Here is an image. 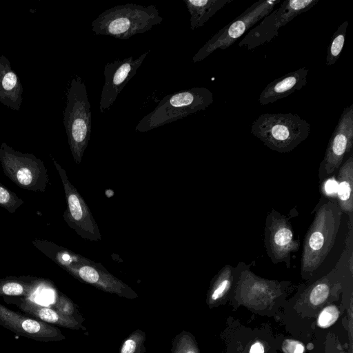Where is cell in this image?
<instances>
[{"instance_id":"8","label":"cell","mask_w":353,"mask_h":353,"mask_svg":"<svg viewBox=\"0 0 353 353\" xmlns=\"http://www.w3.org/2000/svg\"><path fill=\"white\" fill-rule=\"evenodd\" d=\"M319 0H285L260 23L251 29L239 43V46L252 50L271 42L278 36L279 30L298 15L308 11Z\"/></svg>"},{"instance_id":"11","label":"cell","mask_w":353,"mask_h":353,"mask_svg":"<svg viewBox=\"0 0 353 353\" xmlns=\"http://www.w3.org/2000/svg\"><path fill=\"white\" fill-rule=\"evenodd\" d=\"M54 164L61 176L68 203L65 220L82 238L92 241L101 240L100 230L86 203L69 181L65 170L56 162Z\"/></svg>"},{"instance_id":"12","label":"cell","mask_w":353,"mask_h":353,"mask_svg":"<svg viewBox=\"0 0 353 353\" xmlns=\"http://www.w3.org/2000/svg\"><path fill=\"white\" fill-rule=\"evenodd\" d=\"M150 52L149 50L136 59L130 57L105 64L103 72L105 83L99 102L101 113L105 112L114 103L127 83L136 74L138 68Z\"/></svg>"},{"instance_id":"10","label":"cell","mask_w":353,"mask_h":353,"mask_svg":"<svg viewBox=\"0 0 353 353\" xmlns=\"http://www.w3.org/2000/svg\"><path fill=\"white\" fill-rule=\"evenodd\" d=\"M353 147V104L344 108L329 139L328 144L319 168L321 182L330 176L343 163L344 158Z\"/></svg>"},{"instance_id":"17","label":"cell","mask_w":353,"mask_h":353,"mask_svg":"<svg viewBox=\"0 0 353 353\" xmlns=\"http://www.w3.org/2000/svg\"><path fill=\"white\" fill-rule=\"evenodd\" d=\"M22 87L17 75L11 70L8 61L0 58V101L14 110H19Z\"/></svg>"},{"instance_id":"30","label":"cell","mask_w":353,"mask_h":353,"mask_svg":"<svg viewBox=\"0 0 353 353\" xmlns=\"http://www.w3.org/2000/svg\"><path fill=\"white\" fill-rule=\"evenodd\" d=\"M10 195L9 192L2 187H0V203L6 204L9 201Z\"/></svg>"},{"instance_id":"6","label":"cell","mask_w":353,"mask_h":353,"mask_svg":"<svg viewBox=\"0 0 353 353\" xmlns=\"http://www.w3.org/2000/svg\"><path fill=\"white\" fill-rule=\"evenodd\" d=\"M281 2V0H259L252 3L211 37L194 55L192 61H201L215 50L230 47Z\"/></svg>"},{"instance_id":"29","label":"cell","mask_w":353,"mask_h":353,"mask_svg":"<svg viewBox=\"0 0 353 353\" xmlns=\"http://www.w3.org/2000/svg\"><path fill=\"white\" fill-rule=\"evenodd\" d=\"M265 348L261 342H256L250 347V353H264Z\"/></svg>"},{"instance_id":"3","label":"cell","mask_w":353,"mask_h":353,"mask_svg":"<svg viewBox=\"0 0 353 353\" xmlns=\"http://www.w3.org/2000/svg\"><path fill=\"white\" fill-rule=\"evenodd\" d=\"M250 132L272 150L292 151L310 133V124L292 113H265L252 124Z\"/></svg>"},{"instance_id":"14","label":"cell","mask_w":353,"mask_h":353,"mask_svg":"<svg viewBox=\"0 0 353 353\" xmlns=\"http://www.w3.org/2000/svg\"><path fill=\"white\" fill-rule=\"evenodd\" d=\"M4 300L17 305L28 316L42 322L74 330H87L83 324V322L63 314L51 307L39 305L28 298H4Z\"/></svg>"},{"instance_id":"24","label":"cell","mask_w":353,"mask_h":353,"mask_svg":"<svg viewBox=\"0 0 353 353\" xmlns=\"http://www.w3.org/2000/svg\"><path fill=\"white\" fill-rule=\"evenodd\" d=\"M51 307L63 314L74 317L82 322H84L85 321V319L81 314L77 305L63 294H59L57 296V299Z\"/></svg>"},{"instance_id":"13","label":"cell","mask_w":353,"mask_h":353,"mask_svg":"<svg viewBox=\"0 0 353 353\" xmlns=\"http://www.w3.org/2000/svg\"><path fill=\"white\" fill-rule=\"evenodd\" d=\"M0 325L17 336L37 341L48 343L65 339L57 327L10 310L1 303Z\"/></svg>"},{"instance_id":"27","label":"cell","mask_w":353,"mask_h":353,"mask_svg":"<svg viewBox=\"0 0 353 353\" xmlns=\"http://www.w3.org/2000/svg\"><path fill=\"white\" fill-rule=\"evenodd\" d=\"M16 178L21 185H29L32 182L33 174L29 168L21 166L16 172Z\"/></svg>"},{"instance_id":"23","label":"cell","mask_w":353,"mask_h":353,"mask_svg":"<svg viewBox=\"0 0 353 353\" xmlns=\"http://www.w3.org/2000/svg\"><path fill=\"white\" fill-rule=\"evenodd\" d=\"M145 332L137 329L123 341L119 353H145Z\"/></svg>"},{"instance_id":"5","label":"cell","mask_w":353,"mask_h":353,"mask_svg":"<svg viewBox=\"0 0 353 353\" xmlns=\"http://www.w3.org/2000/svg\"><path fill=\"white\" fill-rule=\"evenodd\" d=\"M63 124L70 150L75 162L81 163L88 146L92 126L91 105L85 83L74 78L67 94Z\"/></svg>"},{"instance_id":"25","label":"cell","mask_w":353,"mask_h":353,"mask_svg":"<svg viewBox=\"0 0 353 353\" xmlns=\"http://www.w3.org/2000/svg\"><path fill=\"white\" fill-rule=\"evenodd\" d=\"M339 310L335 305H330L325 307L318 317L319 327L326 328L333 325L339 317Z\"/></svg>"},{"instance_id":"7","label":"cell","mask_w":353,"mask_h":353,"mask_svg":"<svg viewBox=\"0 0 353 353\" xmlns=\"http://www.w3.org/2000/svg\"><path fill=\"white\" fill-rule=\"evenodd\" d=\"M59 261L77 279L98 290L128 299L138 297L134 290L110 274L100 263L68 252H64L61 255Z\"/></svg>"},{"instance_id":"9","label":"cell","mask_w":353,"mask_h":353,"mask_svg":"<svg viewBox=\"0 0 353 353\" xmlns=\"http://www.w3.org/2000/svg\"><path fill=\"white\" fill-rule=\"evenodd\" d=\"M300 245L290 218L272 209L267 214L264 227V246L271 261L274 265L284 263L290 268L291 254L297 252Z\"/></svg>"},{"instance_id":"21","label":"cell","mask_w":353,"mask_h":353,"mask_svg":"<svg viewBox=\"0 0 353 353\" xmlns=\"http://www.w3.org/2000/svg\"><path fill=\"white\" fill-rule=\"evenodd\" d=\"M349 22L341 23L334 32L330 43L327 47L325 64L330 67L333 65L339 59L342 52Z\"/></svg>"},{"instance_id":"18","label":"cell","mask_w":353,"mask_h":353,"mask_svg":"<svg viewBox=\"0 0 353 353\" xmlns=\"http://www.w3.org/2000/svg\"><path fill=\"white\" fill-rule=\"evenodd\" d=\"M233 0H183L190 15V29L202 27L212 17Z\"/></svg>"},{"instance_id":"1","label":"cell","mask_w":353,"mask_h":353,"mask_svg":"<svg viewBox=\"0 0 353 353\" xmlns=\"http://www.w3.org/2000/svg\"><path fill=\"white\" fill-rule=\"evenodd\" d=\"M343 212L337 201L319 203L305 234L301 259V274L308 279L323 263L331 252L341 225Z\"/></svg>"},{"instance_id":"2","label":"cell","mask_w":353,"mask_h":353,"mask_svg":"<svg viewBox=\"0 0 353 353\" xmlns=\"http://www.w3.org/2000/svg\"><path fill=\"white\" fill-rule=\"evenodd\" d=\"M163 21L154 5L126 3L103 11L92 22L91 27L97 35L125 40L150 30Z\"/></svg>"},{"instance_id":"15","label":"cell","mask_w":353,"mask_h":353,"mask_svg":"<svg viewBox=\"0 0 353 353\" xmlns=\"http://www.w3.org/2000/svg\"><path fill=\"white\" fill-rule=\"evenodd\" d=\"M308 72L307 68L303 67L269 83L259 95V103H272L302 89L306 85Z\"/></svg>"},{"instance_id":"16","label":"cell","mask_w":353,"mask_h":353,"mask_svg":"<svg viewBox=\"0 0 353 353\" xmlns=\"http://www.w3.org/2000/svg\"><path fill=\"white\" fill-rule=\"evenodd\" d=\"M336 201L343 212L353 220V154L339 168Z\"/></svg>"},{"instance_id":"20","label":"cell","mask_w":353,"mask_h":353,"mask_svg":"<svg viewBox=\"0 0 353 353\" xmlns=\"http://www.w3.org/2000/svg\"><path fill=\"white\" fill-rule=\"evenodd\" d=\"M45 284L39 281H26L18 279H5L0 281V295L8 296L30 297Z\"/></svg>"},{"instance_id":"22","label":"cell","mask_w":353,"mask_h":353,"mask_svg":"<svg viewBox=\"0 0 353 353\" xmlns=\"http://www.w3.org/2000/svg\"><path fill=\"white\" fill-rule=\"evenodd\" d=\"M171 353H201L194 336L183 330L172 341Z\"/></svg>"},{"instance_id":"4","label":"cell","mask_w":353,"mask_h":353,"mask_svg":"<svg viewBox=\"0 0 353 353\" xmlns=\"http://www.w3.org/2000/svg\"><path fill=\"white\" fill-rule=\"evenodd\" d=\"M213 102L212 92L203 87H194L166 95L151 112L139 121L135 131L148 132L205 110Z\"/></svg>"},{"instance_id":"19","label":"cell","mask_w":353,"mask_h":353,"mask_svg":"<svg viewBox=\"0 0 353 353\" xmlns=\"http://www.w3.org/2000/svg\"><path fill=\"white\" fill-rule=\"evenodd\" d=\"M235 280V268L224 265L213 278L207 296V303L214 306L231 290Z\"/></svg>"},{"instance_id":"28","label":"cell","mask_w":353,"mask_h":353,"mask_svg":"<svg viewBox=\"0 0 353 353\" xmlns=\"http://www.w3.org/2000/svg\"><path fill=\"white\" fill-rule=\"evenodd\" d=\"M283 350L285 353H303V345L296 341L287 340L283 345Z\"/></svg>"},{"instance_id":"26","label":"cell","mask_w":353,"mask_h":353,"mask_svg":"<svg viewBox=\"0 0 353 353\" xmlns=\"http://www.w3.org/2000/svg\"><path fill=\"white\" fill-rule=\"evenodd\" d=\"M321 192L329 199L336 201L337 182L334 176H329L321 181Z\"/></svg>"}]
</instances>
